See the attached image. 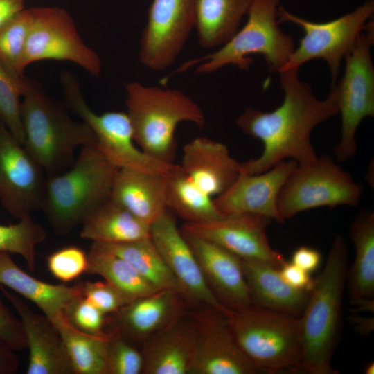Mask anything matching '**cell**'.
I'll return each mask as SVG.
<instances>
[{"mask_svg":"<svg viewBox=\"0 0 374 374\" xmlns=\"http://www.w3.org/2000/svg\"><path fill=\"white\" fill-rule=\"evenodd\" d=\"M321 254L316 249L301 246L296 249L291 258V262L305 271L310 274L320 266Z\"/></svg>","mask_w":374,"mask_h":374,"instance_id":"cell-43","label":"cell"},{"mask_svg":"<svg viewBox=\"0 0 374 374\" xmlns=\"http://www.w3.org/2000/svg\"><path fill=\"white\" fill-rule=\"evenodd\" d=\"M350 237L355 255L347 272L350 303L359 311L374 310V213L362 211L355 218Z\"/></svg>","mask_w":374,"mask_h":374,"instance_id":"cell-26","label":"cell"},{"mask_svg":"<svg viewBox=\"0 0 374 374\" xmlns=\"http://www.w3.org/2000/svg\"><path fill=\"white\" fill-rule=\"evenodd\" d=\"M47 238L45 229L30 215L13 224H0V252L21 256L30 271L35 267V248Z\"/></svg>","mask_w":374,"mask_h":374,"instance_id":"cell-35","label":"cell"},{"mask_svg":"<svg viewBox=\"0 0 374 374\" xmlns=\"http://www.w3.org/2000/svg\"><path fill=\"white\" fill-rule=\"evenodd\" d=\"M347 260L345 239L337 235L300 317L301 359L298 373H338L332 366V359L339 330Z\"/></svg>","mask_w":374,"mask_h":374,"instance_id":"cell-2","label":"cell"},{"mask_svg":"<svg viewBox=\"0 0 374 374\" xmlns=\"http://www.w3.org/2000/svg\"><path fill=\"white\" fill-rule=\"evenodd\" d=\"M97 244L125 260L157 289L180 292L176 279L150 237L122 243Z\"/></svg>","mask_w":374,"mask_h":374,"instance_id":"cell-33","label":"cell"},{"mask_svg":"<svg viewBox=\"0 0 374 374\" xmlns=\"http://www.w3.org/2000/svg\"><path fill=\"white\" fill-rule=\"evenodd\" d=\"M0 290L15 309L23 326L29 352L26 373L74 374L54 322L44 314L33 312L6 287L0 285Z\"/></svg>","mask_w":374,"mask_h":374,"instance_id":"cell-20","label":"cell"},{"mask_svg":"<svg viewBox=\"0 0 374 374\" xmlns=\"http://www.w3.org/2000/svg\"><path fill=\"white\" fill-rule=\"evenodd\" d=\"M362 193V185L329 156L322 154L313 163L297 164L279 193L277 207L285 221L315 208L357 206Z\"/></svg>","mask_w":374,"mask_h":374,"instance_id":"cell-8","label":"cell"},{"mask_svg":"<svg viewBox=\"0 0 374 374\" xmlns=\"http://www.w3.org/2000/svg\"><path fill=\"white\" fill-rule=\"evenodd\" d=\"M62 82L69 107L91 128L96 138L95 146L118 169L167 175L175 167L174 163L154 158L137 147L126 112L97 114L86 103L72 75L64 73Z\"/></svg>","mask_w":374,"mask_h":374,"instance_id":"cell-9","label":"cell"},{"mask_svg":"<svg viewBox=\"0 0 374 374\" xmlns=\"http://www.w3.org/2000/svg\"><path fill=\"white\" fill-rule=\"evenodd\" d=\"M125 88L126 113L136 145L154 158L173 163L178 125L189 122L203 127V110L178 89L145 85L136 81L127 83Z\"/></svg>","mask_w":374,"mask_h":374,"instance_id":"cell-4","label":"cell"},{"mask_svg":"<svg viewBox=\"0 0 374 374\" xmlns=\"http://www.w3.org/2000/svg\"><path fill=\"white\" fill-rule=\"evenodd\" d=\"M364 31L345 57L342 78L331 85L341 116V139L333 149L339 161H345L356 154L357 129L364 118L374 116V68L371 55L374 42L373 21H368Z\"/></svg>","mask_w":374,"mask_h":374,"instance_id":"cell-10","label":"cell"},{"mask_svg":"<svg viewBox=\"0 0 374 374\" xmlns=\"http://www.w3.org/2000/svg\"><path fill=\"white\" fill-rule=\"evenodd\" d=\"M81 295L105 314H114L131 301L112 283L85 281L78 284Z\"/></svg>","mask_w":374,"mask_h":374,"instance_id":"cell-39","label":"cell"},{"mask_svg":"<svg viewBox=\"0 0 374 374\" xmlns=\"http://www.w3.org/2000/svg\"><path fill=\"white\" fill-rule=\"evenodd\" d=\"M28 80L10 73L0 64V122L24 145L21 100Z\"/></svg>","mask_w":374,"mask_h":374,"instance_id":"cell-36","label":"cell"},{"mask_svg":"<svg viewBox=\"0 0 374 374\" xmlns=\"http://www.w3.org/2000/svg\"><path fill=\"white\" fill-rule=\"evenodd\" d=\"M354 326L360 332L364 335L369 333L373 328V319L353 317L352 318Z\"/></svg>","mask_w":374,"mask_h":374,"instance_id":"cell-46","label":"cell"},{"mask_svg":"<svg viewBox=\"0 0 374 374\" xmlns=\"http://www.w3.org/2000/svg\"><path fill=\"white\" fill-rule=\"evenodd\" d=\"M280 0H253L244 25L215 51L189 60L181 66V72L196 66L198 74L213 73L226 66L249 69L251 56H263L271 72H279L287 64L294 48V39L279 27Z\"/></svg>","mask_w":374,"mask_h":374,"instance_id":"cell-6","label":"cell"},{"mask_svg":"<svg viewBox=\"0 0 374 374\" xmlns=\"http://www.w3.org/2000/svg\"><path fill=\"white\" fill-rule=\"evenodd\" d=\"M150 238L176 279L182 296L227 317L231 314L209 289L193 251L169 210L150 225Z\"/></svg>","mask_w":374,"mask_h":374,"instance_id":"cell-16","label":"cell"},{"mask_svg":"<svg viewBox=\"0 0 374 374\" xmlns=\"http://www.w3.org/2000/svg\"><path fill=\"white\" fill-rule=\"evenodd\" d=\"M196 348L189 374H253L257 368L240 348L224 314L205 307L191 317Z\"/></svg>","mask_w":374,"mask_h":374,"instance_id":"cell-17","label":"cell"},{"mask_svg":"<svg viewBox=\"0 0 374 374\" xmlns=\"http://www.w3.org/2000/svg\"><path fill=\"white\" fill-rule=\"evenodd\" d=\"M21 109L24 146L48 175L71 166L77 148L96 145L91 128L71 118L30 80Z\"/></svg>","mask_w":374,"mask_h":374,"instance_id":"cell-5","label":"cell"},{"mask_svg":"<svg viewBox=\"0 0 374 374\" xmlns=\"http://www.w3.org/2000/svg\"><path fill=\"white\" fill-rule=\"evenodd\" d=\"M47 267L51 274L62 283L75 280L88 269V254L76 246L61 248L47 258Z\"/></svg>","mask_w":374,"mask_h":374,"instance_id":"cell-38","label":"cell"},{"mask_svg":"<svg viewBox=\"0 0 374 374\" xmlns=\"http://www.w3.org/2000/svg\"><path fill=\"white\" fill-rule=\"evenodd\" d=\"M28 34L24 66L39 61L71 62L89 75L98 77L101 62L79 34L70 14L60 7H35Z\"/></svg>","mask_w":374,"mask_h":374,"instance_id":"cell-12","label":"cell"},{"mask_svg":"<svg viewBox=\"0 0 374 374\" xmlns=\"http://www.w3.org/2000/svg\"><path fill=\"white\" fill-rule=\"evenodd\" d=\"M182 233L195 253L209 289L219 302L232 312L251 305L242 259L210 241Z\"/></svg>","mask_w":374,"mask_h":374,"instance_id":"cell-19","label":"cell"},{"mask_svg":"<svg viewBox=\"0 0 374 374\" xmlns=\"http://www.w3.org/2000/svg\"><path fill=\"white\" fill-rule=\"evenodd\" d=\"M240 163L221 142L197 137L183 148L180 166L190 180L209 196L227 190L240 173Z\"/></svg>","mask_w":374,"mask_h":374,"instance_id":"cell-21","label":"cell"},{"mask_svg":"<svg viewBox=\"0 0 374 374\" xmlns=\"http://www.w3.org/2000/svg\"><path fill=\"white\" fill-rule=\"evenodd\" d=\"M143 367V353L114 329L108 344L107 374H140Z\"/></svg>","mask_w":374,"mask_h":374,"instance_id":"cell-37","label":"cell"},{"mask_svg":"<svg viewBox=\"0 0 374 374\" xmlns=\"http://www.w3.org/2000/svg\"><path fill=\"white\" fill-rule=\"evenodd\" d=\"M271 222L259 215H230L206 222H185L180 229L210 241L241 259L263 262L279 269L285 260L269 244L267 228Z\"/></svg>","mask_w":374,"mask_h":374,"instance_id":"cell-15","label":"cell"},{"mask_svg":"<svg viewBox=\"0 0 374 374\" xmlns=\"http://www.w3.org/2000/svg\"><path fill=\"white\" fill-rule=\"evenodd\" d=\"M0 285L34 303L53 321L64 314L81 295L78 284H51L32 276L21 269L7 252H0Z\"/></svg>","mask_w":374,"mask_h":374,"instance_id":"cell-25","label":"cell"},{"mask_svg":"<svg viewBox=\"0 0 374 374\" xmlns=\"http://www.w3.org/2000/svg\"><path fill=\"white\" fill-rule=\"evenodd\" d=\"M297 163L285 160L258 174L240 173L233 184L214 198L223 215L255 214L283 223L277 207L279 193Z\"/></svg>","mask_w":374,"mask_h":374,"instance_id":"cell-18","label":"cell"},{"mask_svg":"<svg viewBox=\"0 0 374 374\" xmlns=\"http://www.w3.org/2000/svg\"><path fill=\"white\" fill-rule=\"evenodd\" d=\"M242 267L253 304L301 317L310 292L290 286L278 269L269 264L242 259Z\"/></svg>","mask_w":374,"mask_h":374,"instance_id":"cell-27","label":"cell"},{"mask_svg":"<svg viewBox=\"0 0 374 374\" xmlns=\"http://www.w3.org/2000/svg\"><path fill=\"white\" fill-rule=\"evenodd\" d=\"M87 254V273L102 276L130 301L159 290L125 260L100 244L93 242Z\"/></svg>","mask_w":374,"mask_h":374,"instance_id":"cell-32","label":"cell"},{"mask_svg":"<svg viewBox=\"0 0 374 374\" xmlns=\"http://www.w3.org/2000/svg\"><path fill=\"white\" fill-rule=\"evenodd\" d=\"M32 19L31 8H25L0 27V64L19 78L26 77L24 58Z\"/></svg>","mask_w":374,"mask_h":374,"instance_id":"cell-34","label":"cell"},{"mask_svg":"<svg viewBox=\"0 0 374 374\" xmlns=\"http://www.w3.org/2000/svg\"><path fill=\"white\" fill-rule=\"evenodd\" d=\"M150 337L142 353L143 373H190L196 348V332L191 319L181 316Z\"/></svg>","mask_w":374,"mask_h":374,"instance_id":"cell-23","label":"cell"},{"mask_svg":"<svg viewBox=\"0 0 374 374\" xmlns=\"http://www.w3.org/2000/svg\"><path fill=\"white\" fill-rule=\"evenodd\" d=\"M197 1H152L139 42L143 66L161 71L175 62L195 28Z\"/></svg>","mask_w":374,"mask_h":374,"instance_id":"cell-13","label":"cell"},{"mask_svg":"<svg viewBox=\"0 0 374 374\" xmlns=\"http://www.w3.org/2000/svg\"><path fill=\"white\" fill-rule=\"evenodd\" d=\"M13 351L0 341V374H13L17 372L19 362Z\"/></svg>","mask_w":374,"mask_h":374,"instance_id":"cell-44","label":"cell"},{"mask_svg":"<svg viewBox=\"0 0 374 374\" xmlns=\"http://www.w3.org/2000/svg\"><path fill=\"white\" fill-rule=\"evenodd\" d=\"M364 373L366 374H373L374 373V364L373 362L369 363L366 366L364 369Z\"/></svg>","mask_w":374,"mask_h":374,"instance_id":"cell-47","label":"cell"},{"mask_svg":"<svg viewBox=\"0 0 374 374\" xmlns=\"http://www.w3.org/2000/svg\"><path fill=\"white\" fill-rule=\"evenodd\" d=\"M253 0H197L195 28L199 46H221L238 30Z\"/></svg>","mask_w":374,"mask_h":374,"instance_id":"cell-29","label":"cell"},{"mask_svg":"<svg viewBox=\"0 0 374 374\" xmlns=\"http://www.w3.org/2000/svg\"><path fill=\"white\" fill-rule=\"evenodd\" d=\"M118 170L96 146L86 145L68 170L48 175L40 209L53 230L69 233L108 199Z\"/></svg>","mask_w":374,"mask_h":374,"instance_id":"cell-3","label":"cell"},{"mask_svg":"<svg viewBox=\"0 0 374 374\" xmlns=\"http://www.w3.org/2000/svg\"><path fill=\"white\" fill-rule=\"evenodd\" d=\"M64 314L73 326L83 332L93 335L107 333L105 330L107 323L106 314L82 295L73 301Z\"/></svg>","mask_w":374,"mask_h":374,"instance_id":"cell-40","label":"cell"},{"mask_svg":"<svg viewBox=\"0 0 374 374\" xmlns=\"http://www.w3.org/2000/svg\"><path fill=\"white\" fill-rule=\"evenodd\" d=\"M0 341L14 351L27 348L21 322L0 300Z\"/></svg>","mask_w":374,"mask_h":374,"instance_id":"cell-41","label":"cell"},{"mask_svg":"<svg viewBox=\"0 0 374 374\" xmlns=\"http://www.w3.org/2000/svg\"><path fill=\"white\" fill-rule=\"evenodd\" d=\"M25 147L0 122V201L21 219L40 209L46 177Z\"/></svg>","mask_w":374,"mask_h":374,"instance_id":"cell-14","label":"cell"},{"mask_svg":"<svg viewBox=\"0 0 374 374\" xmlns=\"http://www.w3.org/2000/svg\"><path fill=\"white\" fill-rule=\"evenodd\" d=\"M62 337L74 374H107L111 332L104 335L83 332L62 314L53 321Z\"/></svg>","mask_w":374,"mask_h":374,"instance_id":"cell-31","label":"cell"},{"mask_svg":"<svg viewBox=\"0 0 374 374\" xmlns=\"http://www.w3.org/2000/svg\"><path fill=\"white\" fill-rule=\"evenodd\" d=\"M109 197L150 225L168 210L166 175L118 169Z\"/></svg>","mask_w":374,"mask_h":374,"instance_id":"cell-24","label":"cell"},{"mask_svg":"<svg viewBox=\"0 0 374 374\" xmlns=\"http://www.w3.org/2000/svg\"><path fill=\"white\" fill-rule=\"evenodd\" d=\"M26 0H0V27L25 9Z\"/></svg>","mask_w":374,"mask_h":374,"instance_id":"cell-45","label":"cell"},{"mask_svg":"<svg viewBox=\"0 0 374 374\" xmlns=\"http://www.w3.org/2000/svg\"><path fill=\"white\" fill-rule=\"evenodd\" d=\"M166 206L188 223L206 222L224 216L214 198L198 188L179 165L166 175Z\"/></svg>","mask_w":374,"mask_h":374,"instance_id":"cell-30","label":"cell"},{"mask_svg":"<svg viewBox=\"0 0 374 374\" xmlns=\"http://www.w3.org/2000/svg\"><path fill=\"white\" fill-rule=\"evenodd\" d=\"M242 351L258 371H296L301 359V319L252 304L228 317Z\"/></svg>","mask_w":374,"mask_h":374,"instance_id":"cell-7","label":"cell"},{"mask_svg":"<svg viewBox=\"0 0 374 374\" xmlns=\"http://www.w3.org/2000/svg\"><path fill=\"white\" fill-rule=\"evenodd\" d=\"M299 69L278 72L284 91L279 107L270 112L249 107L238 118V127L264 146L259 157L240 163V173H261L285 160L298 165L317 160L310 134L317 125L339 114L337 95L331 87L326 99H318L310 86L299 78Z\"/></svg>","mask_w":374,"mask_h":374,"instance_id":"cell-1","label":"cell"},{"mask_svg":"<svg viewBox=\"0 0 374 374\" xmlns=\"http://www.w3.org/2000/svg\"><path fill=\"white\" fill-rule=\"evenodd\" d=\"M80 237L93 242L116 244L150 237V225L110 197L82 222Z\"/></svg>","mask_w":374,"mask_h":374,"instance_id":"cell-28","label":"cell"},{"mask_svg":"<svg viewBox=\"0 0 374 374\" xmlns=\"http://www.w3.org/2000/svg\"><path fill=\"white\" fill-rule=\"evenodd\" d=\"M182 295L173 289H161L136 298L114 314V330L121 335L148 339L182 315Z\"/></svg>","mask_w":374,"mask_h":374,"instance_id":"cell-22","label":"cell"},{"mask_svg":"<svg viewBox=\"0 0 374 374\" xmlns=\"http://www.w3.org/2000/svg\"><path fill=\"white\" fill-rule=\"evenodd\" d=\"M374 1L368 0L353 11L326 22H313L278 9V23L299 26L304 35L287 64L280 70L299 69L315 59L324 60L330 69L332 84L337 82L342 59L350 52L373 15ZM279 71V72H280Z\"/></svg>","mask_w":374,"mask_h":374,"instance_id":"cell-11","label":"cell"},{"mask_svg":"<svg viewBox=\"0 0 374 374\" xmlns=\"http://www.w3.org/2000/svg\"><path fill=\"white\" fill-rule=\"evenodd\" d=\"M278 270L282 278L292 287L307 292L312 290L315 279L291 262L285 260Z\"/></svg>","mask_w":374,"mask_h":374,"instance_id":"cell-42","label":"cell"}]
</instances>
